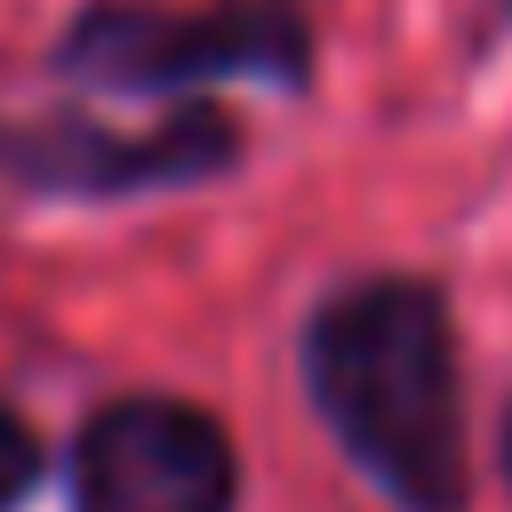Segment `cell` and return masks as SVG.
I'll return each mask as SVG.
<instances>
[{
  "mask_svg": "<svg viewBox=\"0 0 512 512\" xmlns=\"http://www.w3.org/2000/svg\"><path fill=\"white\" fill-rule=\"evenodd\" d=\"M304 400L360 480L400 512H464V376L456 328L432 280L376 272L312 304L296 336Z\"/></svg>",
  "mask_w": 512,
  "mask_h": 512,
  "instance_id": "obj_1",
  "label": "cell"
},
{
  "mask_svg": "<svg viewBox=\"0 0 512 512\" xmlns=\"http://www.w3.org/2000/svg\"><path fill=\"white\" fill-rule=\"evenodd\" d=\"M56 64L104 96H192L216 80L304 88L312 80V32H304L296 0H208V8L96 0L56 40Z\"/></svg>",
  "mask_w": 512,
  "mask_h": 512,
  "instance_id": "obj_2",
  "label": "cell"
},
{
  "mask_svg": "<svg viewBox=\"0 0 512 512\" xmlns=\"http://www.w3.org/2000/svg\"><path fill=\"white\" fill-rule=\"evenodd\" d=\"M232 432L168 392L104 400L72 440V512H232Z\"/></svg>",
  "mask_w": 512,
  "mask_h": 512,
  "instance_id": "obj_3",
  "label": "cell"
},
{
  "mask_svg": "<svg viewBox=\"0 0 512 512\" xmlns=\"http://www.w3.org/2000/svg\"><path fill=\"white\" fill-rule=\"evenodd\" d=\"M240 160V128L216 104H176L152 128H104L88 112H56L16 136V176L72 200H120V192H168L224 176Z\"/></svg>",
  "mask_w": 512,
  "mask_h": 512,
  "instance_id": "obj_4",
  "label": "cell"
},
{
  "mask_svg": "<svg viewBox=\"0 0 512 512\" xmlns=\"http://www.w3.org/2000/svg\"><path fill=\"white\" fill-rule=\"evenodd\" d=\"M32 480H40V440H32V424L0 400V512H16V504L32 496Z\"/></svg>",
  "mask_w": 512,
  "mask_h": 512,
  "instance_id": "obj_5",
  "label": "cell"
},
{
  "mask_svg": "<svg viewBox=\"0 0 512 512\" xmlns=\"http://www.w3.org/2000/svg\"><path fill=\"white\" fill-rule=\"evenodd\" d=\"M496 456H504V488H512V416H504V440H496Z\"/></svg>",
  "mask_w": 512,
  "mask_h": 512,
  "instance_id": "obj_6",
  "label": "cell"
},
{
  "mask_svg": "<svg viewBox=\"0 0 512 512\" xmlns=\"http://www.w3.org/2000/svg\"><path fill=\"white\" fill-rule=\"evenodd\" d=\"M504 8H512V0H504Z\"/></svg>",
  "mask_w": 512,
  "mask_h": 512,
  "instance_id": "obj_7",
  "label": "cell"
}]
</instances>
